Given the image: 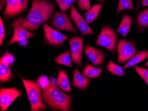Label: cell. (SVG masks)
Wrapping results in <instances>:
<instances>
[{"mask_svg": "<svg viewBox=\"0 0 148 111\" xmlns=\"http://www.w3.org/2000/svg\"><path fill=\"white\" fill-rule=\"evenodd\" d=\"M148 57V50H145L140 51L138 53L135 54L131 59L128 61L125 65L123 68L125 69L135 66L136 65L146 59Z\"/></svg>", "mask_w": 148, "mask_h": 111, "instance_id": "obj_19", "label": "cell"}, {"mask_svg": "<svg viewBox=\"0 0 148 111\" xmlns=\"http://www.w3.org/2000/svg\"><path fill=\"white\" fill-rule=\"evenodd\" d=\"M77 0H55L63 12H65Z\"/></svg>", "mask_w": 148, "mask_h": 111, "instance_id": "obj_25", "label": "cell"}, {"mask_svg": "<svg viewBox=\"0 0 148 111\" xmlns=\"http://www.w3.org/2000/svg\"><path fill=\"white\" fill-rule=\"evenodd\" d=\"M50 23L57 30L70 31L78 34V29L73 25L68 14L66 12L56 11Z\"/></svg>", "mask_w": 148, "mask_h": 111, "instance_id": "obj_6", "label": "cell"}, {"mask_svg": "<svg viewBox=\"0 0 148 111\" xmlns=\"http://www.w3.org/2000/svg\"><path fill=\"white\" fill-rule=\"evenodd\" d=\"M118 39V34L111 26L104 25L102 27L95 44L106 49L112 54H117L116 45Z\"/></svg>", "mask_w": 148, "mask_h": 111, "instance_id": "obj_4", "label": "cell"}, {"mask_svg": "<svg viewBox=\"0 0 148 111\" xmlns=\"http://www.w3.org/2000/svg\"><path fill=\"white\" fill-rule=\"evenodd\" d=\"M91 79L84 76L80 72L78 68L76 67L73 71V81L72 85L84 91L86 90Z\"/></svg>", "mask_w": 148, "mask_h": 111, "instance_id": "obj_14", "label": "cell"}, {"mask_svg": "<svg viewBox=\"0 0 148 111\" xmlns=\"http://www.w3.org/2000/svg\"><path fill=\"white\" fill-rule=\"evenodd\" d=\"M116 48L119 54L118 63H119L128 62L137 53L136 44L132 40L120 39Z\"/></svg>", "mask_w": 148, "mask_h": 111, "instance_id": "obj_5", "label": "cell"}, {"mask_svg": "<svg viewBox=\"0 0 148 111\" xmlns=\"http://www.w3.org/2000/svg\"><path fill=\"white\" fill-rule=\"evenodd\" d=\"M70 16L79 31L81 36L95 34V32L89 27L85 19L80 14L74 5H72L70 8Z\"/></svg>", "mask_w": 148, "mask_h": 111, "instance_id": "obj_11", "label": "cell"}, {"mask_svg": "<svg viewBox=\"0 0 148 111\" xmlns=\"http://www.w3.org/2000/svg\"><path fill=\"white\" fill-rule=\"evenodd\" d=\"M48 1H53V0H48Z\"/></svg>", "mask_w": 148, "mask_h": 111, "instance_id": "obj_36", "label": "cell"}, {"mask_svg": "<svg viewBox=\"0 0 148 111\" xmlns=\"http://www.w3.org/2000/svg\"><path fill=\"white\" fill-rule=\"evenodd\" d=\"M134 68L148 86V69L135 66L134 67Z\"/></svg>", "mask_w": 148, "mask_h": 111, "instance_id": "obj_28", "label": "cell"}, {"mask_svg": "<svg viewBox=\"0 0 148 111\" xmlns=\"http://www.w3.org/2000/svg\"><path fill=\"white\" fill-rule=\"evenodd\" d=\"M29 0H7L6 6L2 14L6 18H13L28 8Z\"/></svg>", "mask_w": 148, "mask_h": 111, "instance_id": "obj_9", "label": "cell"}, {"mask_svg": "<svg viewBox=\"0 0 148 111\" xmlns=\"http://www.w3.org/2000/svg\"><path fill=\"white\" fill-rule=\"evenodd\" d=\"M14 62V56L8 51H6L2 57H1L0 59V63L5 64L9 66H12Z\"/></svg>", "mask_w": 148, "mask_h": 111, "instance_id": "obj_26", "label": "cell"}, {"mask_svg": "<svg viewBox=\"0 0 148 111\" xmlns=\"http://www.w3.org/2000/svg\"><path fill=\"white\" fill-rule=\"evenodd\" d=\"M56 84L60 88L66 92H71L68 74L64 70L61 69H60L58 71Z\"/></svg>", "mask_w": 148, "mask_h": 111, "instance_id": "obj_17", "label": "cell"}, {"mask_svg": "<svg viewBox=\"0 0 148 111\" xmlns=\"http://www.w3.org/2000/svg\"><path fill=\"white\" fill-rule=\"evenodd\" d=\"M103 69L98 68L87 64L83 69V74L87 78H98L100 76Z\"/></svg>", "mask_w": 148, "mask_h": 111, "instance_id": "obj_21", "label": "cell"}, {"mask_svg": "<svg viewBox=\"0 0 148 111\" xmlns=\"http://www.w3.org/2000/svg\"><path fill=\"white\" fill-rule=\"evenodd\" d=\"M5 37V28L2 18H0V45H2Z\"/></svg>", "mask_w": 148, "mask_h": 111, "instance_id": "obj_30", "label": "cell"}, {"mask_svg": "<svg viewBox=\"0 0 148 111\" xmlns=\"http://www.w3.org/2000/svg\"><path fill=\"white\" fill-rule=\"evenodd\" d=\"M42 101L49 107L57 111H69L72 97L61 91L51 82L49 86L43 89Z\"/></svg>", "mask_w": 148, "mask_h": 111, "instance_id": "obj_2", "label": "cell"}, {"mask_svg": "<svg viewBox=\"0 0 148 111\" xmlns=\"http://www.w3.org/2000/svg\"><path fill=\"white\" fill-rule=\"evenodd\" d=\"M21 94V93L16 88H1L0 89V106L1 111L6 110L15 100Z\"/></svg>", "mask_w": 148, "mask_h": 111, "instance_id": "obj_12", "label": "cell"}, {"mask_svg": "<svg viewBox=\"0 0 148 111\" xmlns=\"http://www.w3.org/2000/svg\"><path fill=\"white\" fill-rule=\"evenodd\" d=\"M7 0H0V9L2 10L5 5H6Z\"/></svg>", "mask_w": 148, "mask_h": 111, "instance_id": "obj_33", "label": "cell"}, {"mask_svg": "<svg viewBox=\"0 0 148 111\" xmlns=\"http://www.w3.org/2000/svg\"><path fill=\"white\" fill-rule=\"evenodd\" d=\"M10 66L5 64L0 63V82H7L13 78Z\"/></svg>", "mask_w": 148, "mask_h": 111, "instance_id": "obj_22", "label": "cell"}, {"mask_svg": "<svg viewBox=\"0 0 148 111\" xmlns=\"http://www.w3.org/2000/svg\"><path fill=\"white\" fill-rule=\"evenodd\" d=\"M25 18L23 16H20L10 23L14 30V33L10 42L9 45L15 44L20 40L28 39L35 36V35L23 27V24Z\"/></svg>", "mask_w": 148, "mask_h": 111, "instance_id": "obj_8", "label": "cell"}, {"mask_svg": "<svg viewBox=\"0 0 148 111\" xmlns=\"http://www.w3.org/2000/svg\"><path fill=\"white\" fill-rule=\"evenodd\" d=\"M17 43H18L19 45L21 47H26L28 45L29 41H28V39H25L20 40Z\"/></svg>", "mask_w": 148, "mask_h": 111, "instance_id": "obj_32", "label": "cell"}, {"mask_svg": "<svg viewBox=\"0 0 148 111\" xmlns=\"http://www.w3.org/2000/svg\"><path fill=\"white\" fill-rule=\"evenodd\" d=\"M44 31V44L52 47L61 48L69 37L64 35L56 30L51 27L48 24H43Z\"/></svg>", "mask_w": 148, "mask_h": 111, "instance_id": "obj_7", "label": "cell"}, {"mask_svg": "<svg viewBox=\"0 0 148 111\" xmlns=\"http://www.w3.org/2000/svg\"><path fill=\"white\" fill-rule=\"evenodd\" d=\"M55 4L48 0H32V7L25 18L23 27L34 31L50 20L55 9Z\"/></svg>", "mask_w": 148, "mask_h": 111, "instance_id": "obj_1", "label": "cell"}, {"mask_svg": "<svg viewBox=\"0 0 148 111\" xmlns=\"http://www.w3.org/2000/svg\"><path fill=\"white\" fill-rule=\"evenodd\" d=\"M106 69L108 71L113 75L115 76H125V73L124 69L114 63L112 60H110L106 67Z\"/></svg>", "mask_w": 148, "mask_h": 111, "instance_id": "obj_23", "label": "cell"}, {"mask_svg": "<svg viewBox=\"0 0 148 111\" xmlns=\"http://www.w3.org/2000/svg\"><path fill=\"white\" fill-rule=\"evenodd\" d=\"M103 5L104 3L94 5L89 10L85 13V19L88 24H90L96 20Z\"/></svg>", "mask_w": 148, "mask_h": 111, "instance_id": "obj_18", "label": "cell"}, {"mask_svg": "<svg viewBox=\"0 0 148 111\" xmlns=\"http://www.w3.org/2000/svg\"><path fill=\"white\" fill-rule=\"evenodd\" d=\"M97 1H101V2H104L106 0H97Z\"/></svg>", "mask_w": 148, "mask_h": 111, "instance_id": "obj_34", "label": "cell"}, {"mask_svg": "<svg viewBox=\"0 0 148 111\" xmlns=\"http://www.w3.org/2000/svg\"><path fill=\"white\" fill-rule=\"evenodd\" d=\"M84 52L86 57L94 66L97 67L103 63L105 55L102 50L94 48L93 46L86 45L84 47Z\"/></svg>", "mask_w": 148, "mask_h": 111, "instance_id": "obj_13", "label": "cell"}, {"mask_svg": "<svg viewBox=\"0 0 148 111\" xmlns=\"http://www.w3.org/2000/svg\"><path fill=\"white\" fill-rule=\"evenodd\" d=\"M37 82L41 88L42 90L49 87L51 84L49 78L48 76L46 75L40 76L37 79Z\"/></svg>", "mask_w": 148, "mask_h": 111, "instance_id": "obj_27", "label": "cell"}, {"mask_svg": "<svg viewBox=\"0 0 148 111\" xmlns=\"http://www.w3.org/2000/svg\"><path fill=\"white\" fill-rule=\"evenodd\" d=\"M22 82L26 90L28 98L31 104L32 111L49 110L42 101V90L37 82L28 80L22 78Z\"/></svg>", "mask_w": 148, "mask_h": 111, "instance_id": "obj_3", "label": "cell"}, {"mask_svg": "<svg viewBox=\"0 0 148 111\" xmlns=\"http://www.w3.org/2000/svg\"><path fill=\"white\" fill-rule=\"evenodd\" d=\"M133 19L128 14H124L122 17V20L117 30V32L122 35L124 38H126L131 29Z\"/></svg>", "mask_w": 148, "mask_h": 111, "instance_id": "obj_15", "label": "cell"}, {"mask_svg": "<svg viewBox=\"0 0 148 111\" xmlns=\"http://www.w3.org/2000/svg\"><path fill=\"white\" fill-rule=\"evenodd\" d=\"M134 9L132 0H118V5L116 11V16H118L124 10Z\"/></svg>", "mask_w": 148, "mask_h": 111, "instance_id": "obj_24", "label": "cell"}, {"mask_svg": "<svg viewBox=\"0 0 148 111\" xmlns=\"http://www.w3.org/2000/svg\"><path fill=\"white\" fill-rule=\"evenodd\" d=\"M137 7H147L148 6V0H137Z\"/></svg>", "mask_w": 148, "mask_h": 111, "instance_id": "obj_31", "label": "cell"}, {"mask_svg": "<svg viewBox=\"0 0 148 111\" xmlns=\"http://www.w3.org/2000/svg\"><path fill=\"white\" fill-rule=\"evenodd\" d=\"M84 44V39L78 35L72 36L69 41L72 61L79 67L82 65Z\"/></svg>", "mask_w": 148, "mask_h": 111, "instance_id": "obj_10", "label": "cell"}, {"mask_svg": "<svg viewBox=\"0 0 148 111\" xmlns=\"http://www.w3.org/2000/svg\"><path fill=\"white\" fill-rule=\"evenodd\" d=\"M145 66L148 68V61L146 63V64H145Z\"/></svg>", "mask_w": 148, "mask_h": 111, "instance_id": "obj_35", "label": "cell"}, {"mask_svg": "<svg viewBox=\"0 0 148 111\" xmlns=\"http://www.w3.org/2000/svg\"><path fill=\"white\" fill-rule=\"evenodd\" d=\"M78 9L83 11H88L91 9L90 0H77Z\"/></svg>", "mask_w": 148, "mask_h": 111, "instance_id": "obj_29", "label": "cell"}, {"mask_svg": "<svg viewBox=\"0 0 148 111\" xmlns=\"http://www.w3.org/2000/svg\"><path fill=\"white\" fill-rule=\"evenodd\" d=\"M55 61L57 64L63 65L71 68L72 67L71 53L69 50L58 55L55 58Z\"/></svg>", "mask_w": 148, "mask_h": 111, "instance_id": "obj_20", "label": "cell"}, {"mask_svg": "<svg viewBox=\"0 0 148 111\" xmlns=\"http://www.w3.org/2000/svg\"><path fill=\"white\" fill-rule=\"evenodd\" d=\"M135 25L138 31L141 33L148 28V9L140 11L138 13Z\"/></svg>", "mask_w": 148, "mask_h": 111, "instance_id": "obj_16", "label": "cell"}]
</instances>
